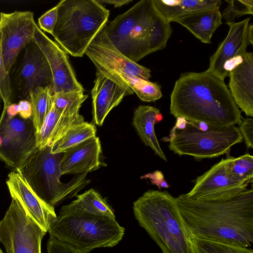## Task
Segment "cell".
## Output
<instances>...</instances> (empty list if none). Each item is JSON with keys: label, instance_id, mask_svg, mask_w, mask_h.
I'll return each instance as SVG.
<instances>
[{"label": "cell", "instance_id": "cell-1", "mask_svg": "<svg viewBox=\"0 0 253 253\" xmlns=\"http://www.w3.org/2000/svg\"><path fill=\"white\" fill-rule=\"evenodd\" d=\"M237 185L196 199L175 198L189 237L251 248L253 244V188Z\"/></svg>", "mask_w": 253, "mask_h": 253}, {"label": "cell", "instance_id": "cell-2", "mask_svg": "<svg viewBox=\"0 0 253 253\" xmlns=\"http://www.w3.org/2000/svg\"><path fill=\"white\" fill-rule=\"evenodd\" d=\"M170 113L215 128L239 125L242 119L224 80L208 70L181 74L170 95Z\"/></svg>", "mask_w": 253, "mask_h": 253}, {"label": "cell", "instance_id": "cell-3", "mask_svg": "<svg viewBox=\"0 0 253 253\" xmlns=\"http://www.w3.org/2000/svg\"><path fill=\"white\" fill-rule=\"evenodd\" d=\"M106 33L115 47L136 63L164 49L172 30L156 9L153 0H141L111 21Z\"/></svg>", "mask_w": 253, "mask_h": 253}, {"label": "cell", "instance_id": "cell-4", "mask_svg": "<svg viewBox=\"0 0 253 253\" xmlns=\"http://www.w3.org/2000/svg\"><path fill=\"white\" fill-rule=\"evenodd\" d=\"M135 218L163 253H196L179 214L175 198L167 191L150 190L133 203Z\"/></svg>", "mask_w": 253, "mask_h": 253}, {"label": "cell", "instance_id": "cell-5", "mask_svg": "<svg viewBox=\"0 0 253 253\" xmlns=\"http://www.w3.org/2000/svg\"><path fill=\"white\" fill-rule=\"evenodd\" d=\"M51 35L67 53L83 57L90 43L107 24L109 10L96 0H62Z\"/></svg>", "mask_w": 253, "mask_h": 253}, {"label": "cell", "instance_id": "cell-6", "mask_svg": "<svg viewBox=\"0 0 253 253\" xmlns=\"http://www.w3.org/2000/svg\"><path fill=\"white\" fill-rule=\"evenodd\" d=\"M62 153L52 154L50 146L38 149L16 169L26 183L42 201L54 208L77 195L90 182L87 173L76 174L66 183L60 181V161Z\"/></svg>", "mask_w": 253, "mask_h": 253}, {"label": "cell", "instance_id": "cell-7", "mask_svg": "<svg viewBox=\"0 0 253 253\" xmlns=\"http://www.w3.org/2000/svg\"><path fill=\"white\" fill-rule=\"evenodd\" d=\"M125 229L116 219L87 213L59 215L50 224V236L87 253L99 247H113L122 239Z\"/></svg>", "mask_w": 253, "mask_h": 253}, {"label": "cell", "instance_id": "cell-8", "mask_svg": "<svg viewBox=\"0 0 253 253\" xmlns=\"http://www.w3.org/2000/svg\"><path fill=\"white\" fill-rule=\"evenodd\" d=\"M169 147L179 156L189 155L195 159L213 158L229 153L231 147L243 141L238 127L230 126L201 129L194 122L187 121L181 129L170 131Z\"/></svg>", "mask_w": 253, "mask_h": 253}, {"label": "cell", "instance_id": "cell-9", "mask_svg": "<svg viewBox=\"0 0 253 253\" xmlns=\"http://www.w3.org/2000/svg\"><path fill=\"white\" fill-rule=\"evenodd\" d=\"M46 232L12 198L0 221V242L6 253H41L42 240Z\"/></svg>", "mask_w": 253, "mask_h": 253}, {"label": "cell", "instance_id": "cell-10", "mask_svg": "<svg viewBox=\"0 0 253 253\" xmlns=\"http://www.w3.org/2000/svg\"><path fill=\"white\" fill-rule=\"evenodd\" d=\"M0 159L15 170L38 149L33 118H12L2 112L0 118Z\"/></svg>", "mask_w": 253, "mask_h": 253}, {"label": "cell", "instance_id": "cell-11", "mask_svg": "<svg viewBox=\"0 0 253 253\" xmlns=\"http://www.w3.org/2000/svg\"><path fill=\"white\" fill-rule=\"evenodd\" d=\"M105 25L96 35L85 51L97 72L108 77L127 74L149 80L151 70L134 62L121 53L108 37Z\"/></svg>", "mask_w": 253, "mask_h": 253}, {"label": "cell", "instance_id": "cell-12", "mask_svg": "<svg viewBox=\"0 0 253 253\" xmlns=\"http://www.w3.org/2000/svg\"><path fill=\"white\" fill-rule=\"evenodd\" d=\"M250 19L226 23L229 27L228 34L210 57L208 70L223 80L242 61L247 46L253 44V26L250 23Z\"/></svg>", "mask_w": 253, "mask_h": 253}, {"label": "cell", "instance_id": "cell-13", "mask_svg": "<svg viewBox=\"0 0 253 253\" xmlns=\"http://www.w3.org/2000/svg\"><path fill=\"white\" fill-rule=\"evenodd\" d=\"M36 24L30 11L0 13L1 49L6 72L9 73L19 53L32 41Z\"/></svg>", "mask_w": 253, "mask_h": 253}, {"label": "cell", "instance_id": "cell-14", "mask_svg": "<svg viewBox=\"0 0 253 253\" xmlns=\"http://www.w3.org/2000/svg\"><path fill=\"white\" fill-rule=\"evenodd\" d=\"M32 42L41 50L49 65L53 78V94L72 91H84L70 63L68 54L56 42L49 38L37 24Z\"/></svg>", "mask_w": 253, "mask_h": 253}, {"label": "cell", "instance_id": "cell-15", "mask_svg": "<svg viewBox=\"0 0 253 253\" xmlns=\"http://www.w3.org/2000/svg\"><path fill=\"white\" fill-rule=\"evenodd\" d=\"M24 48L23 57L14 75L15 84L22 96L29 99V92L37 88L50 87L53 82L48 62L38 45L32 41Z\"/></svg>", "mask_w": 253, "mask_h": 253}, {"label": "cell", "instance_id": "cell-16", "mask_svg": "<svg viewBox=\"0 0 253 253\" xmlns=\"http://www.w3.org/2000/svg\"><path fill=\"white\" fill-rule=\"evenodd\" d=\"M12 198L16 199L25 211L46 232L56 218L54 208L42 201L16 170L10 172L6 180Z\"/></svg>", "mask_w": 253, "mask_h": 253}, {"label": "cell", "instance_id": "cell-17", "mask_svg": "<svg viewBox=\"0 0 253 253\" xmlns=\"http://www.w3.org/2000/svg\"><path fill=\"white\" fill-rule=\"evenodd\" d=\"M94 84L91 91L92 116L96 125L101 126L110 111L118 106L132 90L121 83L96 71Z\"/></svg>", "mask_w": 253, "mask_h": 253}, {"label": "cell", "instance_id": "cell-18", "mask_svg": "<svg viewBox=\"0 0 253 253\" xmlns=\"http://www.w3.org/2000/svg\"><path fill=\"white\" fill-rule=\"evenodd\" d=\"M101 152V143L97 136L68 149L60 159L61 175L88 173L105 165L100 160Z\"/></svg>", "mask_w": 253, "mask_h": 253}, {"label": "cell", "instance_id": "cell-19", "mask_svg": "<svg viewBox=\"0 0 253 253\" xmlns=\"http://www.w3.org/2000/svg\"><path fill=\"white\" fill-rule=\"evenodd\" d=\"M230 92L238 108L247 117L253 116V53L244 55L242 61L229 74Z\"/></svg>", "mask_w": 253, "mask_h": 253}, {"label": "cell", "instance_id": "cell-20", "mask_svg": "<svg viewBox=\"0 0 253 253\" xmlns=\"http://www.w3.org/2000/svg\"><path fill=\"white\" fill-rule=\"evenodd\" d=\"M226 154L225 159H222L195 179L193 188L185 194L188 197L196 199L203 195L229 187L245 183L253 184L249 182L240 181L230 174L229 168L233 157L230 156L229 153Z\"/></svg>", "mask_w": 253, "mask_h": 253}, {"label": "cell", "instance_id": "cell-21", "mask_svg": "<svg viewBox=\"0 0 253 253\" xmlns=\"http://www.w3.org/2000/svg\"><path fill=\"white\" fill-rule=\"evenodd\" d=\"M222 18L219 8H212L178 17L172 22L185 27L202 42L211 43L213 33L222 23Z\"/></svg>", "mask_w": 253, "mask_h": 253}, {"label": "cell", "instance_id": "cell-22", "mask_svg": "<svg viewBox=\"0 0 253 253\" xmlns=\"http://www.w3.org/2000/svg\"><path fill=\"white\" fill-rule=\"evenodd\" d=\"M163 119L160 110L151 106L140 105L134 111L132 125L141 140L162 160L167 161L155 134L156 123Z\"/></svg>", "mask_w": 253, "mask_h": 253}, {"label": "cell", "instance_id": "cell-23", "mask_svg": "<svg viewBox=\"0 0 253 253\" xmlns=\"http://www.w3.org/2000/svg\"><path fill=\"white\" fill-rule=\"evenodd\" d=\"M76 197L75 200L61 208L59 215L87 213L115 219L113 210L94 189H90Z\"/></svg>", "mask_w": 253, "mask_h": 253}, {"label": "cell", "instance_id": "cell-24", "mask_svg": "<svg viewBox=\"0 0 253 253\" xmlns=\"http://www.w3.org/2000/svg\"><path fill=\"white\" fill-rule=\"evenodd\" d=\"M155 6L164 19L170 23L176 18L196 11L219 8L220 0H153Z\"/></svg>", "mask_w": 253, "mask_h": 253}, {"label": "cell", "instance_id": "cell-25", "mask_svg": "<svg viewBox=\"0 0 253 253\" xmlns=\"http://www.w3.org/2000/svg\"><path fill=\"white\" fill-rule=\"evenodd\" d=\"M94 125L86 122L74 126L51 145L52 154L63 153L83 141L96 136Z\"/></svg>", "mask_w": 253, "mask_h": 253}, {"label": "cell", "instance_id": "cell-26", "mask_svg": "<svg viewBox=\"0 0 253 253\" xmlns=\"http://www.w3.org/2000/svg\"><path fill=\"white\" fill-rule=\"evenodd\" d=\"M52 89L48 86H40L29 92V100L32 107V118L36 132H40L44 120L52 106Z\"/></svg>", "mask_w": 253, "mask_h": 253}, {"label": "cell", "instance_id": "cell-27", "mask_svg": "<svg viewBox=\"0 0 253 253\" xmlns=\"http://www.w3.org/2000/svg\"><path fill=\"white\" fill-rule=\"evenodd\" d=\"M116 79L126 86L130 88L143 101H155L162 96L161 87L158 84L127 74L118 76Z\"/></svg>", "mask_w": 253, "mask_h": 253}, {"label": "cell", "instance_id": "cell-28", "mask_svg": "<svg viewBox=\"0 0 253 253\" xmlns=\"http://www.w3.org/2000/svg\"><path fill=\"white\" fill-rule=\"evenodd\" d=\"M87 98L83 91L60 92L52 95L54 106L66 116L80 115V109Z\"/></svg>", "mask_w": 253, "mask_h": 253}, {"label": "cell", "instance_id": "cell-29", "mask_svg": "<svg viewBox=\"0 0 253 253\" xmlns=\"http://www.w3.org/2000/svg\"><path fill=\"white\" fill-rule=\"evenodd\" d=\"M196 253H253L251 248L228 245L189 236Z\"/></svg>", "mask_w": 253, "mask_h": 253}, {"label": "cell", "instance_id": "cell-30", "mask_svg": "<svg viewBox=\"0 0 253 253\" xmlns=\"http://www.w3.org/2000/svg\"><path fill=\"white\" fill-rule=\"evenodd\" d=\"M230 174L242 182L253 183V156L246 154L237 158L233 157L229 164Z\"/></svg>", "mask_w": 253, "mask_h": 253}, {"label": "cell", "instance_id": "cell-31", "mask_svg": "<svg viewBox=\"0 0 253 253\" xmlns=\"http://www.w3.org/2000/svg\"><path fill=\"white\" fill-rule=\"evenodd\" d=\"M62 113L53 105L46 116L41 130L36 136L37 146L42 149L50 145L52 137L61 117Z\"/></svg>", "mask_w": 253, "mask_h": 253}, {"label": "cell", "instance_id": "cell-32", "mask_svg": "<svg viewBox=\"0 0 253 253\" xmlns=\"http://www.w3.org/2000/svg\"><path fill=\"white\" fill-rule=\"evenodd\" d=\"M227 7L221 14L226 23L234 22L236 17L253 14V0H226Z\"/></svg>", "mask_w": 253, "mask_h": 253}, {"label": "cell", "instance_id": "cell-33", "mask_svg": "<svg viewBox=\"0 0 253 253\" xmlns=\"http://www.w3.org/2000/svg\"><path fill=\"white\" fill-rule=\"evenodd\" d=\"M12 88L9 73L6 72L1 49V35L0 33V96L6 108L12 103Z\"/></svg>", "mask_w": 253, "mask_h": 253}, {"label": "cell", "instance_id": "cell-34", "mask_svg": "<svg viewBox=\"0 0 253 253\" xmlns=\"http://www.w3.org/2000/svg\"><path fill=\"white\" fill-rule=\"evenodd\" d=\"M58 6L46 11L38 19L39 28L48 33L52 34L55 26L58 14Z\"/></svg>", "mask_w": 253, "mask_h": 253}, {"label": "cell", "instance_id": "cell-35", "mask_svg": "<svg viewBox=\"0 0 253 253\" xmlns=\"http://www.w3.org/2000/svg\"><path fill=\"white\" fill-rule=\"evenodd\" d=\"M47 253H80L74 247L50 236L47 244Z\"/></svg>", "mask_w": 253, "mask_h": 253}, {"label": "cell", "instance_id": "cell-36", "mask_svg": "<svg viewBox=\"0 0 253 253\" xmlns=\"http://www.w3.org/2000/svg\"><path fill=\"white\" fill-rule=\"evenodd\" d=\"M239 130L248 148H253V120L252 118H242Z\"/></svg>", "mask_w": 253, "mask_h": 253}, {"label": "cell", "instance_id": "cell-37", "mask_svg": "<svg viewBox=\"0 0 253 253\" xmlns=\"http://www.w3.org/2000/svg\"><path fill=\"white\" fill-rule=\"evenodd\" d=\"M141 179H149L151 184L156 185L160 190L162 188H168L169 185L164 178L163 172L160 170H155L148 173L140 177Z\"/></svg>", "mask_w": 253, "mask_h": 253}, {"label": "cell", "instance_id": "cell-38", "mask_svg": "<svg viewBox=\"0 0 253 253\" xmlns=\"http://www.w3.org/2000/svg\"><path fill=\"white\" fill-rule=\"evenodd\" d=\"M19 108V116L23 119L32 118V107L29 100H21L18 103Z\"/></svg>", "mask_w": 253, "mask_h": 253}, {"label": "cell", "instance_id": "cell-39", "mask_svg": "<svg viewBox=\"0 0 253 253\" xmlns=\"http://www.w3.org/2000/svg\"><path fill=\"white\" fill-rule=\"evenodd\" d=\"M2 112L4 113L9 118L15 117L19 113L18 104L11 103L6 108H3Z\"/></svg>", "mask_w": 253, "mask_h": 253}, {"label": "cell", "instance_id": "cell-40", "mask_svg": "<svg viewBox=\"0 0 253 253\" xmlns=\"http://www.w3.org/2000/svg\"><path fill=\"white\" fill-rule=\"evenodd\" d=\"M101 4H109L113 5L114 7H119L127 4L132 1V0H96Z\"/></svg>", "mask_w": 253, "mask_h": 253}, {"label": "cell", "instance_id": "cell-41", "mask_svg": "<svg viewBox=\"0 0 253 253\" xmlns=\"http://www.w3.org/2000/svg\"><path fill=\"white\" fill-rule=\"evenodd\" d=\"M0 253H3V252H2V251L0 247Z\"/></svg>", "mask_w": 253, "mask_h": 253}, {"label": "cell", "instance_id": "cell-42", "mask_svg": "<svg viewBox=\"0 0 253 253\" xmlns=\"http://www.w3.org/2000/svg\"><path fill=\"white\" fill-rule=\"evenodd\" d=\"M0 99H1V98H0Z\"/></svg>", "mask_w": 253, "mask_h": 253}]
</instances>
